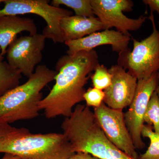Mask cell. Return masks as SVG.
I'll return each instance as SVG.
<instances>
[{
  "label": "cell",
  "mask_w": 159,
  "mask_h": 159,
  "mask_svg": "<svg viewBox=\"0 0 159 159\" xmlns=\"http://www.w3.org/2000/svg\"><path fill=\"white\" fill-rule=\"evenodd\" d=\"M20 159H67L75 152L63 134H32L0 122V153Z\"/></svg>",
  "instance_id": "obj_2"
},
{
  "label": "cell",
  "mask_w": 159,
  "mask_h": 159,
  "mask_svg": "<svg viewBox=\"0 0 159 159\" xmlns=\"http://www.w3.org/2000/svg\"><path fill=\"white\" fill-rule=\"evenodd\" d=\"M57 72L45 65L36 66L28 81L0 98V122L10 123L29 120L39 116L41 91L54 80Z\"/></svg>",
  "instance_id": "obj_4"
},
{
  "label": "cell",
  "mask_w": 159,
  "mask_h": 159,
  "mask_svg": "<svg viewBox=\"0 0 159 159\" xmlns=\"http://www.w3.org/2000/svg\"><path fill=\"white\" fill-rule=\"evenodd\" d=\"M108 70L112 75L111 83L104 90L103 102L111 108L123 110L133 100L138 79L119 65L112 66Z\"/></svg>",
  "instance_id": "obj_11"
},
{
  "label": "cell",
  "mask_w": 159,
  "mask_h": 159,
  "mask_svg": "<svg viewBox=\"0 0 159 159\" xmlns=\"http://www.w3.org/2000/svg\"><path fill=\"white\" fill-rule=\"evenodd\" d=\"M94 71V74L91 76L93 86L95 88L104 90L111 83V74L109 72L107 68L99 64Z\"/></svg>",
  "instance_id": "obj_19"
},
{
  "label": "cell",
  "mask_w": 159,
  "mask_h": 159,
  "mask_svg": "<svg viewBox=\"0 0 159 159\" xmlns=\"http://www.w3.org/2000/svg\"><path fill=\"white\" fill-rule=\"evenodd\" d=\"M46 39L38 33L16 38L6 51L7 62L29 78L42 60Z\"/></svg>",
  "instance_id": "obj_9"
},
{
  "label": "cell",
  "mask_w": 159,
  "mask_h": 159,
  "mask_svg": "<svg viewBox=\"0 0 159 159\" xmlns=\"http://www.w3.org/2000/svg\"><path fill=\"white\" fill-rule=\"evenodd\" d=\"M104 97V91L95 88H90L84 95V99L86 105L89 107H93L94 108L100 106L103 102Z\"/></svg>",
  "instance_id": "obj_20"
},
{
  "label": "cell",
  "mask_w": 159,
  "mask_h": 159,
  "mask_svg": "<svg viewBox=\"0 0 159 159\" xmlns=\"http://www.w3.org/2000/svg\"><path fill=\"white\" fill-rule=\"evenodd\" d=\"M144 123L151 125L156 133L159 134V98L154 92L147 106L144 117Z\"/></svg>",
  "instance_id": "obj_18"
},
{
  "label": "cell",
  "mask_w": 159,
  "mask_h": 159,
  "mask_svg": "<svg viewBox=\"0 0 159 159\" xmlns=\"http://www.w3.org/2000/svg\"><path fill=\"white\" fill-rule=\"evenodd\" d=\"M158 86L156 91L157 94L159 98V70L158 71Z\"/></svg>",
  "instance_id": "obj_24"
},
{
  "label": "cell",
  "mask_w": 159,
  "mask_h": 159,
  "mask_svg": "<svg viewBox=\"0 0 159 159\" xmlns=\"http://www.w3.org/2000/svg\"><path fill=\"white\" fill-rule=\"evenodd\" d=\"M4 59V57H3V55H2L1 54V51H0V62L3 61V60Z\"/></svg>",
  "instance_id": "obj_25"
},
{
  "label": "cell",
  "mask_w": 159,
  "mask_h": 159,
  "mask_svg": "<svg viewBox=\"0 0 159 159\" xmlns=\"http://www.w3.org/2000/svg\"><path fill=\"white\" fill-rule=\"evenodd\" d=\"M93 112L99 126L110 142L125 153L139 159L122 110L111 108L103 102L99 107L94 108Z\"/></svg>",
  "instance_id": "obj_10"
},
{
  "label": "cell",
  "mask_w": 159,
  "mask_h": 159,
  "mask_svg": "<svg viewBox=\"0 0 159 159\" xmlns=\"http://www.w3.org/2000/svg\"><path fill=\"white\" fill-rule=\"evenodd\" d=\"M142 136L150 140V145L145 153L139 159H159V134L156 133L151 125L144 124L142 130Z\"/></svg>",
  "instance_id": "obj_17"
},
{
  "label": "cell",
  "mask_w": 159,
  "mask_h": 159,
  "mask_svg": "<svg viewBox=\"0 0 159 159\" xmlns=\"http://www.w3.org/2000/svg\"><path fill=\"white\" fill-rule=\"evenodd\" d=\"M148 19L153 31L148 37L139 41L132 38L133 49L119 53L118 64L138 80L150 77L159 70V30L157 29L153 12Z\"/></svg>",
  "instance_id": "obj_5"
},
{
  "label": "cell",
  "mask_w": 159,
  "mask_h": 159,
  "mask_svg": "<svg viewBox=\"0 0 159 159\" xmlns=\"http://www.w3.org/2000/svg\"><path fill=\"white\" fill-rule=\"evenodd\" d=\"M21 74L8 62H0V98L20 85Z\"/></svg>",
  "instance_id": "obj_15"
},
{
  "label": "cell",
  "mask_w": 159,
  "mask_h": 159,
  "mask_svg": "<svg viewBox=\"0 0 159 159\" xmlns=\"http://www.w3.org/2000/svg\"><path fill=\"white\" fill-rule=\"evenodd\" d=\"M3 2H4V0H0V4H1V3H3ZM1 9V8H0V9Z\"/></svg>",
  "instance_id": "obj_26"
},
{
  "label": "cell",
  "mask_w": 159,
  "mask_h": 159,
  "mask_svg": "<svg viewBox=\"0 0 159 159\" xmlns=\"http://www.w3.org/2000/svg\"><path fill=\"white\" fill-rule=\"evenodd\" d=\"M60 28L64 42L85 37L94 32L103 30L102 23L97 17L71 16L63 18Z\"/></svg>",
  "instance_id": "obj_13"
},
{
  "label": "cell",
  "mask_w": 159,
  "mask_h": 159,
  "mask_svg": "<svg viewBox=\"0 0 159 159\" xmlns=\"http://www.w3.org/2000/svg\"><path fill=\"white\" fill-rule=\"evenodd\" d=\"M1 159H20L18 157L11 154L5 153V155Z\"/></svg>",
  "instance_id": "obj_23"
},
{
  "label": "cell",
  "mask_w": 159,
  "mask_h": 159,
  "mask_svg": "<svg viewBox=\"0 0 159 159\" xmlns=\"http://www.w3.org/2000/svg\"><path fill=\"white\" fill-rule=\"evenodd\" d=\"M142 2L149 6L151 12L156 11L159 14V0H143Z\"/></svg>",
  "instance_id": "obj_21"
},
{
  "label": "cell",
  "mask_w": 159,
  "mask_h": 159,
  "mask_svg": "<svg viewBox=\"0 0 159 159\" xmlns=\"http://www.w3.org/2000/svg\"><path fill=\"white\" fill-rule=\"evenodd\" d=\"M67 159H99L85 152H76Z\"/></svg>",
  "instance_id": "obj_22"
},
{
  "label": "cell",
  "mask_w": 159,
  "mask_h": 159,
  "mask_svg": "<svg viewBox=\"0 0 159 159\" xmlns=\"http://www.w3.org/2000/svg\"><path fill=\"white\" fill-rule=\"evenodd\" d=\"M158 24H159V22H158Z\"/></svg>",
  "instance_id": "obj_27"
},
{
  "label": "cell",
  "mask_w": 159,
  "mask_h": 159,
  "mask_svg": "<svg viewBox=\"0 0 159 159\" xmlns=\"http://www.w3.org/2000/svg\"><path fill=\"white\" fill-rule=\"evenodd\" d=\"M48 0H4V8L0 9V18L6 16L33 14L43 18L47 24L42 34L54 43H63L60 28L63 18L73 16L72 11L49 4Z\"/></svg>",
  "instance_id": "obj_6"
},
{
  "label": "cell",
  "mask_w": 159,
  "mask_h": 159,
  "mask_svg": "<svg viewBox=\"0 0 159 159\" xmlns=\"http://www.w3.org/2000/svg\"><path fill=\"white\" fill-rule=\"evenodd\" d=\"M99 64L94 50L66 54L59 58L55 66V84L39 103V110L44 111L46 118L71 116L73 107L84 101V86Z\"/></svg>",
  "instance_id": "obj_1"
},
{
  "label": "cell",
  "mask_w": 159,
  "mask_h": 159,
  "mask_svg": "<svg viewBox=\"0 0 159 159\" xmlns=\"http://www.w3.org/2000/svg\"><path fill=\"white\" fill-rule=\"evenodd\" d=\"M94 14L102 23L104 30L115 28L123 34L129 35V31L139 30L147 17L141 16L129 18L123 12L130 11L134 6L130 0H91Z\"/></svg>",
  "instance_id": "obj_8"
},
{
  "label": "cell",
  "mask_w": 159,
  "mask_h": 159,
  "mask_svg": "<svg viewBox=\"0 0 159 159\" xmlns=\"http://www.w3.org/2000/svg\"><path fill=\"white\" fill-rule=\"evenodd\" d=\"M23 31L29 32L30 35L37 34V27L33 20L18 16L0 18V51L2 55L6 54L9 45Z\"/></svg>",
  "instance_id": "obj_14"
},
{
  "label": "cell",
  "mask_w": 159,
  "mask_h": 159,
  "mask_svg": "<svg viewBox=\"0 0 159 159\" xmlns=\"http://www.w3.org/2000/svg\"><path fill=\"white\" fill-rule=\"evenodd\" d=\"M158 84V72L147 78L138 80L133 100L128 110L124 113L125 124L136 149H142L146 146L142 136L144 115L151 97L156 91Z\"/></svg>",
  "instance_id": "obj_7"
},
{
  "label": "cell",
  "mask_w": 159,
  "mask_h": 159,
  "mask_svg": "<svg viewBox=\"0 0 159 159\" xmlns=\"http://www.w3.org/2000/svg\"><path fill=\"white\" fill-rule=\"evenodd\" d=\"M63 134L74 152H85L99 159H136L117 148L100 128L93 112L77 104L61 125Z\"/></svg>",
  "instance_id": "obj_3"
},
{
  "label": "cell",
  "mask_w": 159,
  "mask_h": 159,
  "mask_svg": "<svg viewBox=\"0 0 159 159\" xmlns=\"http://www.w3.org/2000/svg\"><path fill=\"white\" fill-rule=\"evenodd\" d=\"M131 35L110 29L96 32L75 40L65 42L68 50L67 54L72 55L81 51H89L98 46L111 45L112 51L117 53L125 52L129 49Z\"/></svg>",
  "instance_id": "obj_12"
},
{
  "label": "cell",
  "mask_w": 159,
  "mask_h": 159,
  "mask_svg": "<svg viewBox=\"0 0 159 159\" xmlns=\"http://www.w3.org/2000/svg\"><path fill=\"white\" fill-rule=\"evenodd\" d=\"M51 6L60 7L63 5L71 8L74 11L75 15L86 17H94L91 0H53Z\"/></svg>",
  "instance_id": "obj_16"
}]
</instances>
